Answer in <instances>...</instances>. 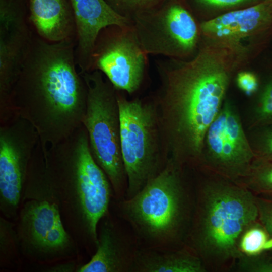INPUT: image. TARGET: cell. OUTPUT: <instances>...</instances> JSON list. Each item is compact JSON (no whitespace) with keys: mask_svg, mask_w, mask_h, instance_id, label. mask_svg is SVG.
<instances>
[{"mask_svg":"<svg viewBox=\"0 0 272 272\" xmlns=\"http://www.w3.org/2000/svg\"><path fill=\"white\" fill-rule=\"evenodd\" d=\"M25 218L34 245L45 250H56L66 245L67 233L54 204L34 202L29 207Z\"/></svg>","mask_w":272,"mask_h":272,"instance_id":"obj_18","label":"cell"},{"mask_svg":"<svg viewBox=\"0 0 272 272\" xmlns=\"http://www.w3.org/2000/svg\"><path fill=\"white\" fill-rule=\"evenodd\" d=\"M271 24L272 0H264L225 12L204 22L200 28L212 42L243 45V41L261 33Z\"/></svg>","mask_w":272,"mask_h":272,"instance_id":"obj_14","label":"cell"},{"mask_svg":"<svg viewBox=\"0 0 272 272\" xmlns=\"http://www.w3.org/2000/svg\"><path fill=\"white\" fill-rule=\"evenodd\" d=\"M258 221L250 225L241 235L238 247L242 255L255 256L272 249V239Z\"/></svg>","mask_w":272,"mask_h":272,"instance_id":"obj_20","label":"cell"},{"mask_svg":"<svg viewBox=\"0 0 272 272\" xmlns=\"http://www.w3.org/2000/svg\"><path fill=\"white\" fill-rule=\"evenodd\" d=\"M38 134L27 120L19 116L0 124V193L7 206L19 202Z\"/></svg>","mask_w":272,"mask_h":272,"instance_id":"obj_11","label":"cell"},{"mask_svg":"<svg viewBox=\"0 0 272 272\" xmlns=\"http://www.w3.org/2000/svg\"><path fill=\"white\" fill-rule=\"evenodd\" d=\"M182 168L169 159L162 171L137 194L117 200L119 216L139 246L175 249L186 246L196 197L185 183Z\"/></svg>","mask_w":272,"mask_h":272,"instance_id":"obj_3","label":"cell"},{"mask_svg":"<svg viewBox=\"0 0 272 272\" xmlns=\"http://www.w3.org/2000/svg\"><path fill=\"white\" fill-rule=\"evenodd\" d=\"M45 154L55 184L77 192L87 233L97 244L98 224L108 211L112 187L92 156L85 127L48 148Z\"/></svg>","mask_w":272,"mask_h":272,"instance_id":"obj_5","label":"cell"},{"mask_svg":"<svg viewBox=\"0 0 272 272\" xmlns=\"http://www.w3.org/2000/svg\"><path fill=\"white\" fill-rule=\"evenodd\" d=\"M75 25V57L80 73L90 71L92 58L100 32L110 26L126 28L128 20L106 0H69Z\"/></svg>","mask_w":272,"mask_h":272,"instance_id":"obj_13","label":"cell"},{"mask_svg":"<svg viewBox=\"0 0 272 272\" xmlns=\"http://www.w3.org/2000/svg\"><path fill=\"white\" fill-rule=\"evenodd\" d=\"M200 6L215 10L230 11L250 6L264 0H195Z\"/></svg>","mask_w":272,"mask_h":272,"instance_id":"obj_24","label":"cell"},{"mask_svg":"<svg viewBox=\"0 0 272 272\" xmlns=\"http://www.w3.org/2000/svg\"><path fill=\"white\" fill-rule=\"evenodd\" d=\"M255 158L237 109L225 100L207 131L199 166L236 183L247 174Z\"/></svg>","mask_w":272,"mask_h":272,"instance_id":"obj_8","label":"cell"},{"mask_svg":"<svg viewBox=\"0 0 272 272\" xmlns=\"http://www.w3.org/2000/svg\"><path fill=\"white\" fill-rule=\"evenodd\" d=\"M258 222L265 228L272 239V197L256 196ZM272 253V250L268 251Z\"/></svg>","mask_w":272,"mask_h":272,"instance_id":"obj_25","label":"cell"},{"mask_svg":"<svg viewBox=\"0 0 272 272\" xmlns=\"http://www.w3.org/2000/svg\"><path fill=\"white\" fill-rule=\"evenodd\" d=\"M72 39L32 37L12 93L15 114L36 130L44 153L82 125L87 88L77 70Z\"/></svg>","mask_w":272,"mask_h":272,"instance_id":"obj_2","label":"cell"},{"mask_svg":"<svg viewBox=\"0 0 272 272\" xmlns=\"http://www.w3.org/2000/svg\"><path fill=\"white\" fill-rule=\"evenodd\" d=\"M100 33L94 49L91 70L105 76L115 89L132 93L140 87L146 65L145 52L134 33Z\"/></svg>","mask_w":272,"mask_h":272,"instance_id":"obj_10","label":"cell"},{"mask_svg":"<svg viewBox=\"0 0 272 272\" xmlns=\"http://www.w3.org/2000/svg\"><path fill=\"white\" fill-rule=\"evenodd\" d=\"M120 147L127 179L125 198H130L159 174L167 162L157 148L156 114L139 100H128L117 94Z\"/></svg>","mask_w":272,"mask_h":272,"instance_id":"obj_7","label":"cell"},{"mask_svg":"<svg viewBox=\"0 0 272 272\" xmlns=\"http://www.w3.org/2000/svg\"><path fill=\"white\" fill-rule=\"evenodd\" d=\"M203 262L189 247L138 248L132 272H202Z\"/></svg>","mask_w":272,"mask_h":272,"instance_id":"obj_17","label":"cell"},{"mask_svg":"<svg viewBox=\"0 0 272 272\" xmlns=\"http://www.w3.org/2000/svg\"><path fill=\"white\" fill-rule=\"evenodd\" d=\"M97 251L91 260L82 266L80 272H132L139 247L131 232L129 234L112 221L101 226Z\"/></svg>","mask_w":272,"mask_h":272,"instance_id":"obj_15","label":"cell"},{"mask_svg":"<svg viewBox=\"0 0 272 272\" xmlns=\"http://www.w3.org/2000/svg\"><path fill=\"white\" fill-rule=\"evenodd\" d=\"M241 66L234 48L212 42L191 60L168 71L162 108L170 159L182 166H199L207 131Z\"/></svg>","mask_w":272,"mask_h":272,"instance_id":"obj_1","label":"cell"},{"mask_svg":"<svg viewBox=\"0 0 272 272\" xmlns=\"http://www.w3.org/2000/svg\"><path fill=\"white\" fill-rule=\"evenodd\" d=\"M251 129L248 137L255 157L272 162V125Z\"/></svg>","mask_w":272,"mask_h":272,"instance_id":"obj_22","label":"cell"},{"mask_svg":"<svg viewBox=\"0 0 272 272\" xmlns=\"http://www.w3.org/2000/svg\"><path fill=\"white\" fill-rule=\"evenodd\" d=\"M80 73L87 88L82 125L88 133L92 156L107 175L119 200L125 198L127 179L121 151L115 89L98 70Z\"/></svg>","mask_w":272,"mask_h":272,"instance_id":"obj_6","label":"cell"},{"mask_svg":"<svg viewBox=\"0 0 272 272\" xmlns=\"http://www.w3.org/2000/svg\"><path fill=\"white\" fill-rule=\"evenodd\" d=\"M196 194L186 242L202 260L222 263L242 254L241 235L258 220L256 196L245 187L216 176Z\"/></svg>","mask_w":272,"mask_h":272,"instance_id":"obj_4","label":"cell"},{"mask_svg":"<svg viewBox=\"0 0 272 272\" xmlns=\"http://www.w3.org/2000/svg\"><path fill=\"white\" fill-rule=\"evenodd\" d=\"M29 10L39 37L50 42L72 38L75 25L69 0H29Z\"/></svg>","mask_w":272,"mask_h":272,"instance_id":"obj_16","label":"cell"},{"mask_svg":"<svg viewBox=\"0 0 272 272\" xmlns=\"http://www.w3.org/2000/svg\"><path fill=\"white\" fill-rule=\"evenodd\" d=\"M32 37L20 0H0V120L14 115L12 93Z\"/></svg>","mask_w":272,"mask_h":272,"instance_id":"obj_9","label":"cell"},{"mask_svg":"<svg viewBox=\"0 0 272 272\" xmlns=\"http://www.w3.org/2000/svg\"><path fill=\"white\" fill-rule=\"evenodd\" d=\"M240 266L242 269L253 272H272V253L264 252L255 256L243 255Z\"/></svg>","mask_w":272,"mask_h":272,"instance_id":"obj_23","label":"cell"},{"mask_svg":"<svg viewBox=\"0 0 272 272\" xmlns=\"http://www.w3.org/2000/svg\"><path fill=\"white\" fill-rule=\"evenodd\" d=\"M236 81L239 88L247 95L253 94L258 89V79L252 73L246 71L240 72Z\"/></svg>","mask_w":272,"mask_h":272,"instance_id":"obj_26","label":"cell"},{"mask_svg":"<svg viewBox=\"0 0 272 272\" xmlns=\"http://www.w3.org/2000/svg\"><path fill=\"white\" fill-rule=\"evenodd\" d=\"M236 183L258 196L272 197V162L255 157L247 174Z\"/></svg>","mask_w":272,"mask_h":272,"instance_id":"obj_19","label":"cell"},{"mask_svg":"<svg viewBox=\"0 0 272 272\" xmlns=\"http://www.w3.org/2000/svg\"><path fill=\"white\" fill-rule=\"evenodd\" d=\"M137 23L134 33L145 52L186 54L193 50L197 43L196 21L179 4L171 5L153 20Z\"/></svg>","mask_w":272,"mask_h":272,"instance_id":"obj_12","label":"cell"},{"mask_svg":"<svg viewBox=\"0 0 272 272\" xmlns=\"http://www.w3.org/2000/svg\"><path fill=\"white\" fill-rule=\"evenodd\" d=\"M110 5V3L122 7L133 10H145L151 8L160 2L166 0H106Z\"/></svg>","mask_w":272,"mask_h":272,"instance_id":"obj_27","label":"cell"},{"mask_svg":"<svg viewBox=\"0 0 272 272\" xmlns=\"http://www.w3.org/2000/svg\"><path fill=\"white\" fill-rule=\"evenodd\" d=\"M272 125V81L264 88L253 108L249 128Z\"/></svg>","mask_w":272,"mask_h":272,"instance_id":"obj_21","label":"cell"}]
</instances>
